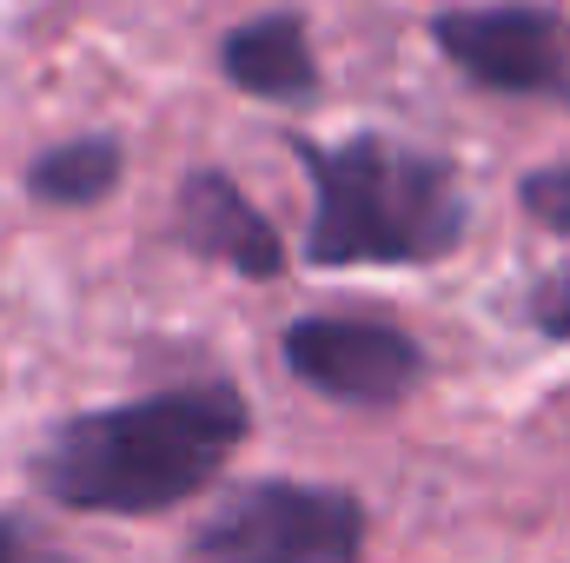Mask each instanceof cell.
I'll use <instances>...</instances> for the list:
<instances>
[{
	"label": "cell",
	"instance_id": "cell-1",
	"mask_svg": "<svg viewBox=\"0 0 570 563\" xmlns=\"http://www.w3.org/2000/svg\"><path fill=\"white\" fill-rule=\"evenodd\" d=\"M253 431L233 378H186L140 398L73 412L33 451V491L80 517H159L193 504Z\"/></svg>",
	"mask_w": 570,
	"mask_h": 563
},
{
	"label": "cell",
	"instance_id": "cell-2",
	"mask_svg": "<svg viewBox=\"0 0 570 563\" xmlns=\"http://www.w3.org/2000/svg\"><path fill=\"white\" fill-rule=\"evenodd\" d=\"M285 146L312 186L298 239V259L312 273H358V266L419 273L444 266L471 239V192L451 152L412 146L379 127L345 140L285 134Z\"/></svg>",
	"mask_w": 570,
	"mask_h": 563
},
{
	"label": "cell",
	"instance_id": "cell-3",
	"mask_svg": "<svg viewBox=\"0 0 570 563\" xmlns=\"http://www.w3.org/2000/svg\"><path fill=\"white\" fill-rule=\"evenodd\" d=\"M193 563H358L365 504L345 484L312 477H246L186 544Z\"/></svg>",
	"mask_w": 570,
	"mask_h": 563
},
{
	"label": "cell",
	"instance_id": "cell-4",
	"mask_svg": "<svg viewBox=\"0 0 570 563\" xmlns=\"http://www.w3.org/2000/svg\"><path fill=\"white\" fill-rule=\"evenodd\" d=\"M444 67H458L478 93L538 100L570 113V13L551 0H478L438 7L425 20Z\"/></svg>",
	"mask_w": 570,
	"mask_h": 563
},
{
	"label": "cell",
	"instance_id": "cell-5",
	"mask_svg": "<svg viewBox=\"0 0 570 563\" xmlns=\"http://www.w3.org/2000/svg\"><path fill=\"white\" fill-rule=\"evenodd\" d=\"M279 365L325 405L345 412H399L425 392L431 352L372 312H298L279 332Z\"/></svg>",
	"mask_w": 570,
	"mask_h": 563
},
{
	"label": "cell",
	"instance_id": "cell-6",
	"mask_svg": "<svg viewBox=\"0 0 570 563\" xmlns=\"http://www.w3.org/2000/svg\"><path fill=\"white\" fill-rule=\"evenodd\" d=\"M173 246L199 266H219L233 279L273 285L285 279V233L273 213L226 172V166H186L173 186Z\"/></svg>",
	"mask_w": 570,
	"mask_h": 563
},
{
	"label": "cell",
	"instance_id": "cell-7",
	"mask_svg": "<svg viewBox=\"0 0 570 563\" xmlns=\"http://www.w3.org/2000/svg\"><path fill=\"white\" fill-rule=\"evenodd\" d=\"M213 67L233 93H246L259 107H312L318 87H325L312 20L298 7H266V13L233 20L213 47Z\"/></svg>",
	"mask_w": 570,
	"mask_h": 563
},
{
	"label": "cell",
	"instance_id": "cell-8",
	"mask_svg": "<svg viewBox=\"0 0 570 563\" xmlns=\"http://www.w3.org/2000/svg\"><path fill=\"white\" fill-rule=\"evenodd\" d=\"M127 186V140L120 134H67L47 140L20 166V192L47 213H94Z\"/></svg>",
	"mask_w": 570,
	"mask_h": 563
},
{
	"label": "cell",
	"instance_id": "cell-9",
	"mask_svg": "<svg viewBox=\"0 0 570 563\" xmlns=\"http://www.w3.org/2000/svg\"><path fill=\"white\" fill-rule=\"evenodd\" d=\"M518 213L551 233V239H570V159H544L518 179Z\"/></svg>",
	"mask_w": 570,
	"mask_h": 563
},
{
	"label": "cell",
	"instance_id": "cell-10",
	"mask_svg": "<svg viewBox=\"0 0 570 563\" xmlns=\"http://www.w3.org/2000/svg\"><path fill=\"white\" fill-rule=\"evenodd\" d=\"M524 325L551 345H570V253L524 292Z\"/></svg>",
	"mask_w": 570,
	"mask_h": 563
},
{
	"label": "cell",
	"instance_id": "cell-11",
	"mask_svg": "<svg viewBox=\"0 0 570 563\" xmlns=\"http://www.w3.org/2000/svg\"><path fill=\"white\" fill-rule=\"evenodd\" d=\"M0 563H73L60 544H47V531L20 511H0Z\"/></svg>",
	"mask_w": 570,
	"mask_h": 563
}]
</instances>
